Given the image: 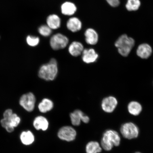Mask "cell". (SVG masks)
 <instances>
[{
  "mask_svg": "<svg viewBox=\"0 0 153 153\" xmlns=\"http://www.w3.org/2000/svg\"><path fill=\"white\" fill-rule=\"evenodd\" d=\"M121 138L117 131L112 129H108L103 133L100 145L103 149L106 151L112 150L114 146H119Z\"/></svg>",
  "mask_w": 153,
  "mask_h": 153,
  "instance_id": "6da1fadb",
  "label": "cell"
},
{
  "mask_svg": "<svg viewBox=\"0 0 153 153\" xmlns=\"http://www.w3.org/2000/svg\"><path fill=\"white\" fill-rule=\"evenodd\" d=\"M58 72L57 61L53 58L47 64L41 66L38 72V76L40 78L46 81H51L56 78Z\"/></svg>",
  "mask_w": 153,
  "mask_h": 153,
  "instance_id": "7a4b0ae2",
  "label": "cell"
},
{
  "mask_svg": "<svg viewBox=\"0 0 153 153\" xmlns=\"http://www.w3.org/2000/svg\"><path fill=\"white\" fill-rule=\"evenodd\" d=\"M134 45V40L128 37L126 34L120 36L115 43V46L117 48L118 52L124 57L128 55Z\"/></svg>",
  "mask_w": 153,
  "mask_h": 153,
  "instance_id": "3957f363",
  "label": "cell"
},
{
  "mask_svg": "<svg viewBox=\"0 0 153 153\" xmlns=\"http://www.w3.org/2000/svg\"><path fill=\"white\" fill-rule=\"evenodd\" d=\"M120 133L126 139L131 140L137 138L139 134V128L133 122H126L122 124L120 129Z\"/></svg>",
  "mask_w": 153,
  "mask_h": 153,
  "instance_id": "277c9868",
  "label": "cell"
},
{
  "mask_svg": "<svg viewBox=\"0 0 153 153\" xmlns=\"http://www.w3.org/2000/svg\"><path fill=\"white\" fill-rule=\"evenodd\" d=\"M77 133L75 129L70 126H64L59 130L57 133L58 138L61 140L71 142L75 140Z\"/></svg>",
  "mask_w": 153,
  "mask_h": 153,
  "instance_id": "5b68a950",
  "label": "cell"
},
{
  "mask_svg": "<svg viewBox=\"0 0 153 153\" xmlns=\"http://www.w3.org/2000/svg\"><path fill=\"white\" fill-rule=\"evenodd\" d=\"M68 38L64 34L60 33L52 36L50 41L51 46L54 50L65 48L68 45Z\"/></svg>",
  "mask_w": 153,
  "mask_h": 153,
  "instance_id": "8992f818",
  "label": "cell"
},
{
  "mask_svg": "<svg viewBox=\"0 0 153 153\" xmlns=\"http://www.w3.org/2000/svg\"><path fill=\"white\" fill-rule=\"evenodd\" d=\"M36 99L33 93H29L24 94L21 97L20 104L28 112L33 111L35 107Z\"/></svg>",
  "mask_w": 153,
  "mask_h": 153,
  "instance_id": "52a82bcc",
  "label": "cell"
},
{
  "mask_svg": "<svg viewBox=\"0 0 153 153\" xmlns=\"http://www.w3.org/2000/svg\"><path fill=\"white\" fill-rule=\"evenodd\" d=\"M70 117L72 124L74 126H80L81 122L87 124L90 121L89 116L79 110H76L71 113Z\"/></svg>",
  "mask_w": 153,
  "mask_h": 153,
  "instance_id": "ba28073f",
  "label": "cell"
},
{
  "mask_svg": "<svg viewBox=\"0 0 153 153\" xmlns=\"http://www.w3.org/2000/svg\"><path fill=\"white\" fill-rule=\"evenodd\" d=\"M118 104V101L115 97L110 96L103 99L101 107L103 111L107 113H111L114 111Z\"/></svg>",
  "mask_w": 153,
  "mask_h": 153,
  "instance_id": "9c48e42d",
  "label": "cell"
},
{
  "mask_svg": "<svg viewBox=\"0 0 153 153\" xmlns=\"http://www.w3.org/2000/svg\"><path fill=\"white\" fill-rule=\"evenodd\" d=\"M82 54V60L87 64L95 62L99 57L98 53L92 48L84 49Z\"/></svg>",
  "mask_w": 153,
  "mask_h": 153,
  "instance_id": "30bf717a",
  "label": "cell"
},
{
  "mask_svg": "<svg viewBox=\"0 0 153 153\" xmlns=\"http://www.w3.org/2000/svg\"><path fill=\"white\" fill-rule=\"evenodd\" d=\"M49 122L47 118L42 116H38L34 119L33 122V126L35 128L39 131H45L48 129Z\"/></svg>",
  "mask_w": 153,
  "mask_h": 153,
  "instance_id": "8fae6325",
  "label": "cell"
},
{
  "mask_svg": "<svg viewBox=\"0 0 153 153\" xmlns=\"http://www.w3.org/2000/svg\"><path fill=\"white\" fill-rule=\"evenodd\" d=\"M152 49L150 46L146 43L140 45L137 48V53L138 56L143 59L149 58L152 53Z\"/></svg>",
  "mask_w": 153,
  "mask_h": 153,
  "instance_id": "7c38bea8",
  "label": "cell"
},
{
  "mask_svg": "<svg viewBox=\"0 0 153 153\" xmlns=\"http://www.w3.org/2000/svg\"><path fill=\"white\" fill-rule=\"evenodd\" d=\"M85 35L86 43L89 45H96L98 41V34L93 28L87 29L85 32Z\"/></svg>",
  "mask_w": 153,
  "mask_h": 153,
  "instance_id": "4fadbf2b",
  "label": "cell"
},
{
  "mask_svg": "<svg viewBox=\"0 0 153 153\" xmlns=\"http://www.w3.org/2000/svg\"><path fill=\"white\" fill-rule=\"evenodd\" d=\"M68 51L72 56L77 57L81 55L84 51L83 45L79 42H73L68 47Z\"/></svg>",
  "mask_w": 153,
  "mask_h": 153,
  "instance_id": "5bb4252c",
  "label": "cell"
},
{
  "mask_svg": "<svg viewBox=\"0 0 153 153\" xmlns=\"http://www.w3.org/2000/svg\"><path fill=\"white\" fill-rule=\"evenodd\" d=\"M68 29L73 32L79 31L82 27V24L79 19L76 17L70 18L67 22Z\"/></svg>",
  "mask_w": 153,
  "mask_h": 153,
  "instance_id": "9a60e30c",
  "label": "cell"
},
{
  "mask_svg": "<svg viewBox=\"0 0 153 153\" xmlns=\"http://www.w3.org/2000/svg\"><path fill=\"white\" fill-rule=\"evenodd\" d=\"M76 5L71 2H65L61 6V11L62 14L67 16L73 15L76 13Z\"/></svg>",
  "mask_w": 153,
  "mask_h": 153,
  "instance_id": "2e32d148",
  "label": "cell"
},
{
  "mask_svg": "<svg viewBox=\"0 0 153 153\" xmlns=\"http://www.w3.org/2000/svg\"><path fill=\"white\" fill-rule=\"evenodd\" d=\"M54 104L52 100L49 99L45 98L39 103L38 108L39 111L42 113H45L53 109Z\"/></svg>",
  "mask_w": 153,
  "mask_h": 153,
  "instance_id": "e0dca14e",
  "label": "cell"
},
{
  "mask_svg": "<svg viewBox=\"0 0 153 153\" xmlns=\"http://www.w3.org/2000/svg\"><path fill=\"white\" fill-rule=\"evenodd\" d=\"M47 25L52 30H56L60 27L61 19L56 14H52L48 16L47 19Z\"/></svg>",
  "mask_w": 153,
  "mask_h": 153,
  "instance_id": "ac0fdd59",
  "label": "cell"
},
{
  "mask_svg": "<svg viewBox=\"0 0 153 153\" xmlns=\"http://www.w3.org/2000/svg\"><path fill=\"white\" fill-rule=\"evenodd\" d=\"M102 150L100 143L97 141H89L85 146L86 153H100Z\"/></svg>",
  "mask_w": 153,
  "mask_h": 153,
  "instance_id": "d6986e66",
  "label": "cell"
},
{
  "mask_svg": "<svg viewBox=\"0 0 153 153\" xmlns=\"http://www.w3.org/2000/svg\"><path fill=\"white\" fill-rule=\"evenodd\" d=\"M20 138L23 144L26 145L32 144L35 140L33 133L28 131H23L21 134Z\"/></svg>",
  "mask_w": 153,
  "mask_h": 153,
  "instance_id": "ffe728a7",
  "label": "cell"
},
{
  "mask_svg": "<svg viewBox=\"0 0 153 153\" xmlns=\"http://www.w3.org/2000/svg\"><path fill=\"white\" fill-rule=\"evenodd\" d=\"M128 109L130 114L137 116L140 114L142 110V107L138 102L133 101L130 102L128 105Z\"/></svg>",
  "mask_w": 153,
  "mask_h": 153,
  "instance_id": "44dd1931",
  "label": "cell"
},
{
  "mask_svg": "<svg viewBox=\"0 0 153 153\" xmlns=\"http://www.w3.org/2000/svg\"><path fill=\"white\" fill-rule=\"evenodd\" d=\"M140 5V0H127L126 7L128 11H135L139 9Z\"/></svg>",
  "mask_w": 153,
  "mask_h": 153,
  "instance_id": "7402d4cb",
  "label": "cell"
},
{
  "mask_svg": "<svg viewBox=\"0 0 153 153\" xmlns=\"http://www.w3.org/2000/svg\"><path fill=\"white\" fill-rule=\"evenodd\" d=\"M7 120H8L9 125L14 128L17 127L20 124L21 121L20 117L15 114H13Z\"/></svg>",
  "mask_w": 153,
  "mask_h": 153,
  "instance_id": "603a6c76",
  "label": "cell"
},
{
  "mask_svg": "<svg viewBox=\"0 0 153 153\" xmlns=\"http://www.w3.org/2000/svg\"><path fill=\"white\" fill-rule=\"evenodd\" d=\"M38 31L41 35L44 37H48L52 33V29L47 25H43L39 28Z\"/></svg>",
  "mask_w": 153,
  "mask_h": 153,
  "instance_id": "cb8c5ba5",
  "label": "cell"
},
{
  "mask_svg": "<svg viewBox=\"0 0 153 153\" xmlns=\"http://www.w3.org/2000/svg\"><path fill=\"white\" fill-rule=\"evenodd\" d=\"M27 42L30 46L35 47L39 42V38L38 37L28 36L26 39Z\"/></svg>",
  "mask_w": 153,
  "mask_h": 153,
  "instance_id": "d4e9b609",
  "label": "cell"
},
{
  "mask_svg": "<svg viewBox=\"0 0 153 153\" xmlns=\"http://www.w3.org/2000/svg\"><path fill=\"white\" fill-rule=\"evenodd\" d=\"M106 1L111 6L113 7L118 6L120 4V0H106Z\"/></svg>",
  "mask_w": 153,
  "mask_h": 153,
  "instance_id": "484cf974",
  "label": "cell"
},
{
  "mask_svg": "<svg viewBox=\"0 0 153 153\" xmlns=\"http://www.w3.org/2000/svg\"><path fill=\"white\" fill-rule=\"evenodd\" d=\"M13 111L11 109H7L5 111L3 114L4 118L5 119H8L13 114Z\"/></svg>",
  "mask_w": 153,
  "mask_h": 153,
  "instance_id": "4316f807",
  "label": "cell"
},
{
  "mask_svg": "<svg viewBox=\"0 0 153 153\" xmlns=\"http://www.w3.org/2000/svg\"><path fill=\"white\" fill-rule=\"evenodd\" d=\"M6 131L9 133L12 132L14 131V128L10 125L7 126L5 128Z\"/></svg>",
  "mask_w": 153,
  "mask_h": 153,
  "instance_id": "83f0119b",
  "label": "cell"
},
{
  "mask_svg": "<svg viewBox=\"0 0 153 153\" xmlns=\"http://www.w3.org/2000/svg\"><path fill=\"white\" fill-rule=\"evenodd\" d=\"M135 153H141V152H135Z\"/></svg>",
  "mask_w": 153,
  "mask_h": 153,
  "instance_id": "f1b7e54d",
  "label": "cell"
}]
</instances>
